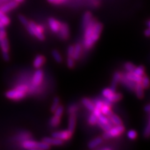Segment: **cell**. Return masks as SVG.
I'll return each mask as SVG.
<instances>
[{
  "label": "cell",
  "instance_id": "52a82bcc",
  "mask_svg": "<svg viewBox=\"0 0 150 150\" xmlns=\"http://www.w3.org/2000/svg\"><path fill=\"white\" fill-rule=\"evenodd\" d=\"M44 73L43 71L40 68L38 69L35 71L33 76L32 78V84L34 86H38L40 85V84L42 83V81L43 79Z\"/></svg>",
  "mask_w": 150,
  "mask_h": 150
},
{
  "label": "cell",
  "instance_id": "f907efd6",
  "mask_svg": "<svg viewBox=\"0 0 150 150\" xmlns=\"http://www.w3.org/2000/svg\"><path fill=\"white\" fill-rule=\"evenodd\" d=\"M144 35H145V36H147V37L150 36V29H149V28L144 31Z\"/></svg>",
  "mask_w": 150,
  "mask_h": 150
},
{
  "label": "cell",
  "instance_id": "7c38bea8",
  "mask_svg": "<svg viewBox=\"0 0 150 150\" xmlns=\"http://www.w3.org/2000/svg\"><path fill=\"white\" fill-rule=\"evenodd\" d=\"M120 81L122 83V84H124V85L126 88H128L129 90H131L132 91L134 90L136 84H137V83H135V82L131 81V80H129V79H128V78H126L125 75H124V76L121 75Z\"/></svg>",
  "mask_w": 150,
  "mask_h": 150
},
{
  "label": "cell",
  "instance_id": "4316f807",
  "mask_svg": "<svg viewBox=\"0 0 150 150\" xmlns=\"http://www.w3.org/2000/svg\"><path fill=\"white\" fill-rule=\"evenodd\" d=\"M100 110L101 112V114L104 115L105 116H107L110 117L112 114V112L110 109V106H109L103 105V106H102Z\"/></svg>",
  "mask_w": 150,
  "mask_h": 150
},
{
  "label": "cell",
  "instance_id": "b9f144b4",
  "mask_svg": "<svg viewBox=\"0 0 150 150\" xmlns=\"http://www.w3.org/2000/svg\"><path fill=\"white\" fill-rule=\"evenodd\" d=\"M67 65L68 68H72L74 67V59L72 57H69L68 60H67Z\"/></svg>",
  "mask_w": 150,
  "mask_h": 150
},
{
  "label": "cell",
  "instance_id": "bcb514c9",
  "mask_svg": "<svg viewBox=\"0 0 150 150\" xmlns=\"http://www.w3.org/2000/svg\"><path fill=\"white\" fill-rule=\"evenodd\" d=\"M6 36V33L5 31L4 28H1L0 29V41L2 40L3 39L5 38Z\"/></svg>",
  "mask_w": 150,
  "mask_h": 150
},
{
  "label": "cell",
  "instance_id": "816d5d0a",
  "mask_svg": "<svg viewBox=\"0 0 150 150\" xmlns=\"http://www.w3.org/2000/svg\"><path fill=\"white\" fill-rule=\"evenodd\" d=\"M9 1H10V0H0V6H1V5H3V4L6 3H7V2Z\"/></svg>",
  "mask_w": 150,
  "mask_h": 150
},
{
  "label": "cell",
  "instance_id": "d4e9b609",
  "mask_svg": "<svg viewBox=\"0 0 150 150\" xmlns=\"http://www.w3.org/2000/svg\"><path fill=\"white\" fill-rule=\"evenodd\" d=\"M110 120L112 122V123L115 125H116V126H118V125H122V121H121V119L119 118L118 116L116 115L112 114L110 116Z\"/></svg>",
  "mask_w": 150,
  "mask_h": 150
},
{
  "label": "cell",
  "instance_id": "1f68e13d",
  "mask_svg": "<svg viewBox=\"0 0 150 150\" xmlns=\"http://www.w3.org/2000/svg\"><path fill=\"white\" fill-rule=\"evenodd\" d=\"M52 56L56 62H58V63L62 62V56H61L57 50H53L52 51Z\"/></svg>",
  "mask_w": 150,
  "mask_h": 150
},
{
  "label": "cell",
  "instance_id": "cb8c5ba5",
  "mask_svg": "<svg viewBox=\"0 0 150 150\" xmlns=\"http://www.w3.org/2000/svg\"><path fill=\"white\" fill-rule=\"evenodd\" d=\"M122 96L120 93H112L111 95H110V96L106 98L108 100H109L110 102H111L112 103L118 101L119 100H120L121 99Z\"/></svg>",
  "mask_w": 150,
  "mask_h": 150
},
{
  "label": "cell",
  "instance_id": "8d00e7d4",
  "mask_svg": "<svg viewBox=\"0 0 150 150\" xmlns=\"http://www.w3.org/2000/svg\"><path fill=\"white\" fill-rule=\"evenodd\" d=\"M115 91L112 90V89L110 88H106L105 89V90H103L102 91V94L104 96L105 98H107L110 96V95H111L112 93H114Z\"/></svg>",
  "mask_w": 150,
  "mask_h": 150
},
{
  "label": "cell",
  "instance_id": "f1b7e54d",
  "mask_svg": "<svg viewBox=\"0 0 150 150\" xmlns=\"http://www.w3.org/2000/svg\"><path fill=\"white\" fill-rule=\"evenodd\" d=\"M50 123L51 126H53V127H56V126H58L59 124L60 123V118L59 117L54 116L51 118Z\"/></svg>",
  "mask_w": 150,
  "mask_h": 150
},
{
  "label": "cell",
  "instance_id": "44dd1931",
  "mask_svg": "<svg viewBox=\"0 0 150 150\" xmlns=\"http://www.w3.org/2000/svg\"><path fill=\"white\" fill-rule=\"evenodd\" d=\"M143 88L142 85L141 83H137L136 84V86L134 90L136 91V94L137 96L139 98H142L144 96V91H143Z\"/></svg>",
  "mask_w": 150,
  "mask_h": 150
},
{
  "label": "cell",
  "instance_id": "7402d4cb",
  "mask_svg": "<svg viewBox=\"0 0 150 150\" xmlns=\"http://www.w3.org/2000/svg\"><path fill=\"white\" fill-rule=\"evenodd\" d=\"M74 47V53H73L72 58L75 60H77L79 59V56H80L81 51V46L79 44H76Z\"/></svg>",
  "mask_w": 150,
  "mask_h": 150
},
{
  "label": "cell",
  "instance_id": "277c9868",
  "mask_svg": "<svg viewBox=\"0 0 150 150\" xmlns=\"http://www.w3.org/2000/svg\"><path fill=\"white\" fill-rule=\"evenodd\" d=\"M124 131L125 128L122 125L116 126L113 128L111 127L109 130L105 131V133L103 135V138L104 139H109L116 137L123 133Z\"/></svg>",
  "mask_w": 150,
  "mask_h": 150
},
{
  "label": "cell",
  "instance_id": "5b68a950",
  "mask_svg": "<svg viewBox=\"0 0 150 150\" xmlns=\"http://www.w3.org/2000/svg\"><path fill=\"white\" fill-rule=\"evenodd\" d=\"M26 93L19 90L15 88L13 90H11L7 91L5 94V96L9 100L18 101L24 98L26 96Z\"/></svg>",
  "mask_w": 150,
  "mask_h": 150
},
{
  "label": "cell",
  "instance_id": "f35d334b",
  "mask_svg": "<svg viewBox=\"0 0 150 150\" xmlns=\"http://www.w3.org/2000/svg\"><path fill=\"white\" fill-rule=\"evenodd\" d=\"M18 18L19 20H20V22L22 23V24L24 25L25 26H26L28 24V23H29V21H28V20H27V19L23 15H19L18 16Z\"/></svg>",
  "mask_w": 150,
  "mask_h": 150
},
{
  "label": "cell",
  "instance_id": "7bdbcfd3",
  "mask_svg": "<svg viewBox=\"0 0 150 150\" xmlns=\"http://www.w3.org/2000/svg\"><path fill=\"white\" fill-rule=\"evenodd\" d=\"M94 105H95L96 108L98 110H101L102 106H103V103L102 101L100 100H96L95 103H94Z\"/></svg>",
  "mask_w": 150,
  "mask_h": 150
},
{
  "label": "cell",
  "instance_id": "9a60e30c",
  "mask_svg": "<svg viewBox=\"0 0 150 150\" xmlns=\"http://www.w3.org/2000/svg\"><path fill=\"white\" fill-rule=\"evenodd\" d=\"M92 19H93L92 14L90 12L87 11L84 14V15L83 16V21H82V26L84 30V28L89 25V23L91 22Z\"/></svg>",
  "mask_w": 150,
  "mask_h": 150
},
{
  "label": "cell",
  "instance_id": "ffe728a7",
  "mask_svg": "<svg viewBox=\"0 0 150 150\" xmlns=\"http://www.w3.org/2000/svg\"><path fill=\"white\" fill-rule=\"evenodd\" d=\"M102 142H103V139L101 138L100 137L96 138L95 139H93L88 143V148L90 149H95L96 147L99 146V145L102 143Z\"/></svg>",
  "mask_w": 150,
  "mask_h": 150
},
{
  "label": "cell",
  "instance_id": "c3c4849f",
  "mask_svg": "<svg viewBox=\"0 0 150 150\" xmlns=\"http://www.w3.org/2000/svg\"><path fill=\"white\" fill-rule=\"evenodd\" d=\"M93 114L95 115L96 116H97V117H99L101 115V110L96 108H95V110L93 111Z\"/></svg>",
  "mask_w": 150,
  "mask_h": 150
},
{
  "label": "cell",
  "instance_id": "603a6c76",
  "mask_svg": "<svg viewBox=\"0 0 150 150\" xmlns=\"http://www.w3.org/2000/svg\"><path fill=\"white\" fill-rule=\"evenodd\" d=\"M81 101L83 105L85 106L90 111H93L95 110V106L94 105V103H93L90 100L88 99V98H83V99H82Z\"/></svg>",
  "mask_w": 150,
  "mask_h": 150
},
{
  "label": "cell",
  "instance_id": "8992f818",
  "mask_svg": "<svg viewBox=\"0 0 150 150\" xmlns=\"http://www.w3.org/2000/svg\"><path fill=\"white\" fill-rule=\"evenodd\" d=\"M0 48H1L2 51L3 59L5 61H8L9 59V56L8 53L9 46L6 38L0 41Z\"/></svg>",
  "mask_w": 150,
  "mask_h": 150
},
{
  "label": "cell",
  "instance_id": "11a10c76",
  "mask_svg": "<svg viewBox=\"0 0 150 150\" xmlns=\"http://www.w3.org/2000/svg\"><path fill=\"white\" fill-rule=\"evenodd\" d=\"M15 1H16L18 3H23V1H24L25 0H15Z\"/></svg>",
  "mask_w": 150,
  "mask_h": 150
},
{
  "label": "cell",
  "instance_id": "5bb4252c",
  "mask_svg": "<svg viewBox=\"0 0 150 150\" xmlns=\"http://www.w3.org/2000/svg\"><path fill=\"white\" fill-rule=\"evenodd\" d=\"M48 24L51 28V31L54 33H58L59 31V28L61 26V23L55 20L54 18H51L48 20Z\"/></svg>",
  "mask_w": 150,
  "mask_h": 150
},
{
  "label": "cell",
  "instance_id": "d6a6232c",
  "mask_svg": "<svg viewBox=\"0 0 150 150\" xmlns=\"http://www.w3.org/2000/svg\"><path fill=\"white\" fill-rule=\"evenodd\" d=\"M96 123L98 124V125L100 126V127L103 129L105 131H106L108 130H109L112 126L108 124H106V123H101V122H100V121L97 120V122Z\"/></svg>",
  "mask_w": 150,
  "mask_h": 150
},
{
  "label": "cell",
  "instance_id": "f5cc1de1",
  "mask_svg": "<svg viewBox=\"0 0 150 150\" xmlns=\"http://www.w3.org/2000/svg\"><path fill=\"white\" fill-rule=\"evenodd\" d=\"M144 110L146 111V112H150V105H147L146 106H145Z\"/></svg>",
  "mask_w": 150,
  "mask_h": 150
},
{
  "label": "cell",
  "instance_id": "4dcf8cb0",
  "mask_svg": "<svg viewBox=\"0 0 150 150\" xmlns=\"http://www.w3.org/2000/svg\"><path fill=\"white\" fill-rule=\"evenodd\" d=\"M133 73L138 75V76H142L144 74V68L143 67V66H140V67H138V68H135L134 70L133 71Z\"/></svg>",
  "mask_w": 150,
  "mask_h": 150
},
{
  "label": "cell",
  "instance_id": "ab89813d",
  "mask_svg": "<svg viewBox=\"0 0 150 150\" xmlns=\"http://www.w3.org/2000/svg\"><path fill=\"white\" fill-rule=\"evenodd\" d=\"M144 135L145 137H150V120H149V122L146 126V127L144 129Z\"/></svg>",
  "mask_w": 150,
  "mask_h": 150
},
{
  "label": "cell",
  "instance_id": "30bf717a",
  "mask_svg": "<svg viewBox=\"0 0 150 150\" xmlns=\"http://www.w3.org/2000/svg\"><path fill=\"white\" fill-rule=\"evenodd\" d=\"M59 35L62 39L67 40L69 38V27L66 23H61V26L59 31Z\"/></svg>",
  "mask_w": 150,
  "mask_h": 150
},
{
  "label": "cell",
  "instance_id": "484cf974",
  "mask_svg": "<svg viewBox=\"0 0 150 150\" xmlns=\"http://www.w3.org/2000/svg\"><path fill=\"white\" fill-rule=\"evenodd\" d=\"M0 21L2 22L5 26H8L10 23L9 18L5 15V13H4L1 10H0Z\"/></svg>",
  "mask_w": 150,
  "mask_h": 150
},
{
  "label": "cell",
  "instance_id": "ee69618b",
  "mask_svg": "<svg viewBox=\"0 0 150 150\" xmlns=\"http://www.w3.org/2000/svg\"><path fill=\"white\" fill-rule=\"evenodd\" d=\"M78 108L77 106L76 105H71L68 108V112L69 114H72V113H75V112L77 111Z\"/></svg>",
  "mask_w": 150,
  "mask_h": 150
},
{
  "label": "cell",
  "instance_id": "83f0119b",
  "mask_svg": "<svg viewBox=\"0 0 150 150\" xmlns=\"http://www.w3.org/2000/svg\"><path fill=\"white\" fill-rule=\"evenodd\" d=\"M98 120L100 121V122H101V123L108 124V125H111V126H112V125H113V124L112 123V122L111 121V120L109 118H108L106 116H105L104 115L101 114L99 117H98Z\"/></svg>",
  "mask_w": 150,
  "mask_h": 150
},
{
  "label": "cell",
  "instance_id": "681fc988",
  "mask_svg": "<svg viewBox=\"0 0 150 150\" xmlns=\"http://www.w3.org/2000/svg\"><path fill=\"white\" fill-rule=\"evenodd\" d=\"M103 103V105H107V106H111V105H112V103L110 102L109 100H108L106 98L105 100H104L103 101H102Z\"/></svg>",
  "mask_w": 150,
  "mask_h": 150
},
{
  "label": "cell",
  "instance_id": "7a4b0ae2",
  "mask_svg": "<svg viewBox=\"0 0 150 150\" xmlns=\"http://www.w3.org/2000/svg\"><path fill=\"white\" fill-rule=\"evenodd\" d=\"M28 32L40 40H43L45 39V35L43 33V28L41 25H38L33 21H29L28 25L26 26Z\"/></svg>",
  "mask_w": 150,
  "mask_h": 150
},
{
  "label": "cell",
  "instance_id": "3957f363",
  "mask_svg": "<svg viewBox=\"0 0 150 150\" xmlns=\"http://www.w3.org/2000/svg\"><path fill=\"white\" fill-rule=\"evenodd\" d=\"M21 146L27 149H48L50 145L45 142H36L35 141L26 139L23 142Z\"/></svg>",
  "mask_w": 150,
  "mask_h": 150
},
{
  "label": "cell",
  "instance_id": "4fadbf2b",
  "mask_svg": "<svg viewBox=\"0 0 150 150\" xmlns=\"http://www.w3.org/2000/svg\"><path fill=\"white\" fill-rule=\"evenodd\" d=\"M43 142L50 145V146L51 145H53V146H60V145L63 144V141H62V139H59L54 137L45 138L43 139Z\"/></svg>",
  "mask_w": 150,
  "mask_h": 150
},
{
  "label": "cell",
  "instance_id": "6f0895ef",
  "mask_svg": "<svg viewBox=\"0 0 150 150\" xmlns=\"http://www.w3.org/2000/svg\"><path fill=\"white\" fill-rule=\"evenodd\" d=\"M103 149H105V150H106V149H111V148H103Z\"/></svg>",
  "mask_w": 150,
  "mask_h": 150
},
{
  "label": "cell",
  "instance_id": "6da1fadb",
  "mask_svg": "<svg viewBox=\"0 0 150 150\" xmlns=\"http://www.w3.org/2000/svg\"><path fill=\"white\" fill-rule=\"evenodd\" d=\"M103 29V26L100 23L96 22V25L94 28V31L92 35L88 38L84 39V46L86 49H90L93 46L95 42L98 40L100 35L101 32Z\"/></svg>",
  "mask_w": 150,
  "mask_h": 150
},
{
  "label": "cell",
  "instance_id": "db71d44e",
  "mask_svg": "<svg viewBox=\"0 0 150 150\" xmlns=\"http://www.w3.org/2000/svg\"><path fill=\"white\" fill-rule=\"evenodd\" d=\"M4 27H5V26L3 25V23L0 21V29H1V28H4Z\"/></svg>",
  "mask_w": 150,
  "mask_h": 150
},
{
  "label": "cell",
  "instance_id": "2e32d148",
  "mask_svg": "<svg viewBox=\"0 0 150 150\" xmlns=\"http://www.w3.org/2000/svg\"><path fill=\"white\" fill-rule=\"evenodd\" d=\"M75 125H76V115L75 113L70 114L68 120V130L72 133L74 130Z\"/></svg>",
  "mask_w": 150,
  "mask_h": 150
},
{
  "label": "cell",
  "instance_id": "e575fe53",
  "mask_svg": "<svg viewBox=\"0 0 150 150\" xmlns=\"http://www.w3.org/2000/svg\"><path fill=\"white\" fill-rule=\"evenodd\" d=\"M125 68L128 72H133L135 69V66L131 63H126L125 64Z\"/></svg>",
  "mask_w": 150,
  "mask_h": 150
},
{
  "label": "cell",
  "instance_id": "9f6ffc18",
  "mask_svg": "<svg viewBox=\"0 0 150 150\" xmlns=\"http://www.w3.org/2000/svg\"><path fill=\"white\" fill-rule=\"evenodd\" d=\"M147 25H148V26L149 27V28L150 29V20L147 22Z\"/></svg>",
  "mask_w": 150,
  "mask_h": 150
},
{
  "label": "cell",
  "instance_id": "f546056e",
  "mask_svg": "<svg viewBox=\"0 0 150 150\" xmlns=\"http://www.w3.org/2000/svg\"><path fill=\"white\" fill-rule=\"evenodd\" d=\"M141 84L143 86V88H148L150 85V81L148 77L144 76L142 78V81H141Z\"/></svg>",
  "mask_w": 150,
  "mask_h": 150
},
{
  "label": "cell",
  "instance_id": "8fae6325",
  "mask_svg": "<svg viewBox=\"0 0 150 150\" xmlns=\"http://www.w3.org/2000/svg\"><path fill=\"white\" fill-rule=\"evenodd\" d=\"M96 21L94 19H92L91 22L89 23V25L84 28V39L88 38V37H90L91 35H93L94 31V28H95V26L96 23Z\"/></svg>",
  "mask_w": 150,
  "mask_h": 150
},
{
  "label": "cell",
  "instance_id": "e0dca14e",
  "mask_svg": "<svg viewBox=\"0 0 150 150\" xmlns=\"http://www.w3.org/2000/svg\"><path fill=\"white\" fill-rule=\"evenodd\" d=\"M45 58L43 56L38 55L35 58L34 62H33V67L35 68L39 69L40 68L43 64L45 63Z\"/></svg>",
  "mask_w": 150,
  "mask_h": 150
},
{
  "label": "cell",
  "instance_id": "7dc6e473",
  "mask_svg": "<svg viewBox=\"0 0 150 150\" xmlns=\"http://www.w3.org/2000/svg\"><path fill=\"white\" fill-rule=\"evenodd\" d=\"M48 1L53 4H59L64 3L65 1V0H48Z\"/></svg>",
  "mask_w": 150,
  "mask_h": 150
},
{
  "label": "cell",
  "instance_id": "ac0fdd59",
  "mask_svg": "<svg viewBox=\"0 0 150 150\" xmlns=\"http://www.w3.org/2000/svg\"><path fill=\"white\" fill-rule=\"evenodd\" d=\"M126 78H128L129 80L133 81L135 83H141L142 81V77L138 76V75L135 74L133 72H128V73H126V75H125Z\"/></svg>",
  "mask_w": 150,
  "mask_h": 150
},
{
  "label": "cell",
  "instance_id": "d6986e66",
  "mask_svg": "<svg viewBox=\"0 0 150 150\" xmlns=\"http://www.w3.org/2000/svg\"><path fill=\"white\" fill-rule=\"evenodd\" d=\"M121 78V74L120 73L116 72L115 73L113 78H112V83H111V88L114 91H115L116 84H118V82L120 81Z\"/></svg>",
  "mask_w": 150,
  "mask_h": 150
},
{
  "label": "cell",
  "instance_id": "74e56055",
  "mask_svg": "<svg viewBox=\"0 0 150 150\" xmlns=\"http://www.w3.org/2000/svg\"><path fill=\"white\" fill-rule=\"evenodd\" d=\"M98 120V117L96 116L93 113L88 118V123L91 125H94L96 123Z\"/></svg>",
  "mask_w": 150,
  "mask_h": 150
},
{
  "label": "cell",
  "instance_id": "60d3db41",
  "mask_svg": "<svg viewBox=\"0 0 150 150\" xmlns=\"http://www.w3.org/2000/svg\"><path fill=\"white\" fill-rule=\"evenodd\" d=\"M127 135H128V137L129 139H134L137 138V133H136V131H134L133 130H130L128 132Z\"/></svg>",
  "mask_w": 150,
  "mask_h": 150
},
{
  "label": "cell",
  "instance_id": "9c48e42d",
  "mask_svg": "<svg viewBox=\"0 0 150 150\" xmlns=\"http://www.w3.org/2000/svg\"><path fill=\"white\" fill-rule=\"evenodd\" d=\"M53 137L62 139V141L67 140L71 137L72 133L70 132L69 130L62 131H56L52 134Z\"/></svg>",
  "mask_w": 150,
  "mask_h": 150
},
{
  "label": "cell",
  "instance_id": "836d02e7",
  "mask_svg": "<svg viewBox=\"0 0 150 150\" xmlns=\"http://www.w3.org/2000/svg\"><path fill=\"white\" fill-rule=\"evenodd\" d=\"M59 106V100L58 98H55L53 102V104L52 106L51 107V111L52 112H54V111L56 110V108Z\"/></svg>",
  "mask_w": 150,
  "mask_h": 150
},
{
  "label": "cell",
  "instance_id": "ba28073f",
  "mask_svg": "<svg viewBox=\"0 0 150 150\" xmlns=\"http://www.w3.org/2000/svg\"><path fill=\"white\" fill-rule=\"evenodd\" d=\"M18 5L19 3L16 1H9L0 6V10L6 14L17 8Z\"/></svg>",
  "mask_w": 150,
  "mask_h": 150
},
{
  "label": "cell",
  "instance_id": "d590c367",
  "mask_svg": "<svg viewBox=\"0 0 150 150\" xmlns=\"http://www.w3.org/2000/svg\"><path fill=\"white\" fill-rule=\"evenodd\" d=\"M63 111H64L63 107L62 106H59L54 112V116L59 117L60 118V117L62 116V115L63 113Z\"/></svg>",
  "mask_w": 150,
  "mask_h": 150
},
{
  "label": "cell",
  "instance_id": "f6af8a7d",
  "mask_svg": "<svg viewBox=\"0 0 150 150\" xmlns=\"http://www.w3.org/2000/svg\"><path fill=\"white\" fill-rule=\"evenodd\" d=\"M74 47L73 46H69V48L68 49V51H67L68 57H73V53H74Z\"/></svg>",
  "mask_w": 150,
  "mask_h": 150
}]
</instances>
